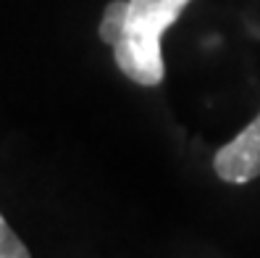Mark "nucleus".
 Listing matches in <instances>:
<instances>
[{
    "label": "nucleus",
    "instance_id": "1",
    "mask_svg": "<svg viewBox=\"0 0 260 258\" xmlns=\"http://www.w3.org/2000/svg\"><path fill=\"white\" fill-rule=\"evenodd\" d=\"M192 0H111L103 11L100 40L126 79L140 87H158L166 79L160 53L163 35L176 24Z\"/></svg>",
    "mask_w": 260,
    "mask_h": 258
},
{
    "label": "nucleus",
    "instance_id": "2",
    "mask_svg": "<svg viewBox=\"0 0 260 258\" xmlns=\"http://www.w3.org/2000/svg\"><path fill=\"white\" fill-rule=\"evenodd\" d=\"M213 171L229 185H247L260 177V113L232 142L216 150Z\"/></svg>",
    "mask_w": 260,
    "mask_h": 258
},
{
    "label": "nucleus",
    "instance_id": "3",
    "mask_svg": "<svg viewBox=\"0 0 260 258\" xmlns=\"http://www.w3.org/2000/svg\"><path fill=\"white\" fill-rule=\"evenodd\" d=\"M0 258H32L29 248L21 242V237L11 230L6 216L0 214Z\"/></svg>",
    "mask_w": 260,
    "mask_h": 258
}]
</instances>
